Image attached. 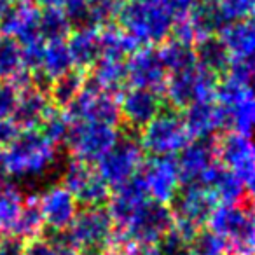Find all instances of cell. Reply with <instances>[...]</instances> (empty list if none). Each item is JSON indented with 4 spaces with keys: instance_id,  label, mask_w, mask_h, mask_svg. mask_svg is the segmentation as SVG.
Here are the masks:
<instances>
[{
    "instance_id": "5bb4252c",
    "label": "cell",
    "mask_w": 255,
    "mask_h": 255,
    "mask_svg": "<svg viewBox=\"0 0 255 255\" xmlns=\"http://www.w3.org/2000/svg\"><path fill=\"white\" fill-rule=\"evenodd\" d=\"M213 147L217 161L240 180L247 182L255 175V136L229 129L213 140Z\"/></svg>"
},
{
    "instance_id": "7dc6e473",
    "label": "cell",
    "mask_w": 255,
    "mask_h": 255,
    "mask_svg": "<svg viewBox=\"0 0 255 255\" xmlns=\"http://www.w3.org/2000/svg\"><path fill=\"white\" fill-rule=\"evenodd\" d=\"M164 2H168L177 12H182V11H189V9L196 7L201 0H164Z\"/></svg>"
},
{
    "instance_id": "4316f807",
    "label": "cell",
    "mask_w": 255,
    "mask_h": 255,
    "mask_svg": "<svg viewBox=\"0 0 255 255\" xmlns=\"http://www.w3.org/2000/svg\"><path fill=\"white\" fill-rule=\"evenodd\" d=\"M89 84L109 93H119L126 84V60L100 56L89 68Z\"/></svg>"
},
{
    "instance_id": "9a60e30c",
    "label": "cell",
    "mask_w": 255,
    "mask_h": 255,
    "mask_svg": "<svg viewBox=\"0 0 255 255\" xmlns=\"http://www.w3.org/2000/svg\"><path fill=\"white\" fill-rule=\"evenodd\" d=\"M168 70L154 46H140L126 58V84L163 95Z\"/></svg>"
},
{
    "instance_id": "db71d44e",
    "label": "cell",
    "mask_w": 255,
    "mask_h": 255,
    "mask_svg": "<svg viewBox=\"0 0 255 255\" xmlns=\"http://www.w3.org/2000/svg\"><path fill=\"white\" fill-rule=\"evenodd\" d=\"M178 255H196L192 250H185V252H182V254H178Z\"/></svg>"
},
{
    "instance_id": "83f0119b",
    "label": "cell",
    "mask_w": 255,
    "mask_h": 255,
    "mask_svg": "<svg viewBox=\"0 0 255 255\" xmlns=\"http://www.w3.org/2000/svg\"><path fill=\"white\" fill-rule=\"evenodd\" d=\"M44 231H46V226H44L42 215H40L37 194H26L21 212H19L18 219H16L9 234L21 240L23 243H28V241L35 240V238L44 236Z\"/></svg>"
},
{
    "instance_id": "b9f144b4",
    "label": "cell",
    "mask_w": 255,
    "mask_h": 255,
    "mask_svg": "<svg viewBox=\"0 0 255 255\" xmlns=\"http://www.w3.org/2000/svg\"><path fill=\"white\" fill-rule=\"evenodd\" d=\"M189 250H192L196 255H227L226 241L210 229H201L198 236L192 240Z\"/></svg>"
},
{
    "instance_id": "603a6c76",
    "label": "cell",
    "mask_w": 255,
    "mask_h": 255,
    "mask_svg": "<svg viewBox=\"0 0 255 255\" xmlns=\"http://www.w3.org/2000/svg\"><path fill=\"white\" fill-rule=\"evenodd\" d=\"M72 70H74V63H72L67 40H47L44 42L39 70L32 74V84L47 89L51 82Z\"/></svg>"
},
{
    "instance_id": "d6a6232c",
    "label": "cell",
    "mask_w": 255,
    "mask_h": 255,
    "mask_svg": "<svg viewBox=\"0 0 255 255\" xmlns=\"http://www.w3.org/2000/svg\"><path fill=\"white\" fill-rule=\"evenodd\" d=\"M156 51L161 63L168 70V74L184 70V68H189L198 63L194 47L187 46L184 42H178V40L171 39V37L164 40V42H161L159 46H156Z\"/></svg>"
},
{
    "instance_id": "f907efd6",
    "label": "cell",
    "mask_w": 255,
    "mask_h": 255,
    "mask_svg": "<svg viewBox=\"0 0 255 255\" xmlns=\"http://www.w3.org/2000/svg\"><path fill=\"white\" fill-rule=\"evenodd\" d=\"M21 2H25V0H0V14L5 12L7 9L14 7V5L21 4Z\"/></svg>"
},
{
    "instance_id": "ee69618b",
    "label": "cell",
    "mask_w": 255,
    "mask_h": 255,
    "mask_svg": "<svg viewBox=\"0 0 255 255\" xmlns=\"http://www.w3.org/2000/svg\"><path fill=\"white\" fill-rule=\"evenodd\" d=\"M91 0H61V9L72 18V21H84Z\"/></svg>"
},
{
    "instance_id": "484cf974",
    "label": "cell",
    "mask_w": 255,
    "mask_h": 255,
    "mask_svg": "<svg viewBox=\"0 0 255 255\" xmlns=\"http://www.w3.org/2000/svg\"><path fill=\"white\" fill-rule=\"evenodd\" d=\"M199 184L212 192L217 205H241L245 198V182L227 171L219 161L203 175Z\"/></svg>"
},
{
    "instance_id": "2e32d148",
    "label": "cell",
    "mask_w": 255,
    "mask_h": 255,
    "mask_svg": "<svg viewBox=\"0 0 255 255\" xmlns=\"http://www.w3.org/2000/svg\"><path fill=\"white\" fill-rule=\"evenodd\" d=\"M37 201L44 226L53 234H63L81 208L75 196L60 182L49 185L40 194H37Z\"/></svg>"
},
{
    "instance_id": "7bdbcfd3",
    "label": "cell",
    "mask_w": 255,
    "mask_h": 255,
    "mask_svg": "<svg viewBox=\"0 0 255 255\" xmlns=\"http://www.w3.org/2000/svg\"><path fill=\"white\" fill-rule=\"evenodd\" d=\"M19 89L11 82L0 81V119H12L18 103Z\"/></svg>"
},
{
    "instance_id": "7402d4cb",
    "label": "cell",
    "mask_w": 255,
    "mask_h": 255,
    "mask_svg": "<svg viewBox=\"0 0 255 255\" xmlns=\"http://www.w3.org/2000/svg\"><path fill=\"white\" fill-rule=\"evenodd\" d=\"M100 28L102 26L82 21L74 26L67 37V46L70 51L74 70L88 72L100 58Z\"/></svg>"
},
{
    "instance_id": "f6af8a7d",
    "label": "cell",
    "mask_w": 255,
    "mask_h": 255,
    "mask_svg": "<svg viewBox=\"0 0 255 255\" xmlns=\"http://www.w3.org/2000/svg\"><path fill=\"white\" fill-rule=\"evenodd\" d=\"M0 255H25V243L12 234H0Z\"/></svg>"
},
{
    "instance_id": "d6986e66",
    "label": "cell",
    "mask_w": 255,
    "mask_h": 255,
    "mask_svg": "<svg viewBox=\"0 0 255 255\" xmlns=\"http://www.w3.org/2000/svg\"><path fill=\"white\" fill-rule=\"evenodd\" d=\"M39 21L40 7L33 0H25L0 14V32L2 35L18 40L23 46L40 39Z\"/></svg>"
},
{
    "instance_id": "f35d334b",
    "label": "cell",
    "mask_w": 255,
    "mask_h": 255,
    "mask_svg": "<svg viewBox=\"0 0 255 255\" xmlns=\"http://www.w3.org/2000/svg\"><path fill=\"white\" fill-rule=\"evenodd\" d=\"M25 255H75V250L61 234L40 236L25 243Z\"/></svg>"
},
{
    "instance_id": "d4e9b609",
    "label": "cell",
    "mask_w": 255,
    "mask_h": 255,
    "mask_svg": "<svg viewBox=\"0 0 255 255\" xmlns=\"http://www.w3.org/2000/svg\"><path fill=\"white\" fill-rule=\"evenodd\" d=\"M217 39L226 49L229 61L255 58V23L252 19L226 23L217 32Z\"/></svg>"
},
{
    "instance_id": "74e56055",
    "label": "cell",
    "mask_w": 255,
    "mask_h": 255,
    "mask_svg": "<svg viewBox=\"0 0 255 255\" xmlns=\"http://www.w3.org/2000/svg\"><path fill=\"white\" fill-rule=\"evenodd\" d=\"M213 5L222 25L247 21L255 16V0H215Z\"/></svg>"
},
{
    "instance_id": "ffe728a7",
    "label": "cell",
    "mask_w": 255,
    "mask_h": 255,
    "mask_svg": "<svg viewBox=\"0 0 255 255\" xmlns=\"http://www.w3.org/2000/svg\"><path fill=\"white\" fill-rule=\"evenodd\" d=\"M149 201L150 199L147 198L138 177L133 178V180L128 182V184L112 189L105 208H107V212H109L110 219H112L116 231H121L123 227H126L128 224H129V220H131Z\"/></svg>"
},
{
    "instance_id": "1f68e13d",
    "label": "cell",
    "mask_w": 255,
    "mask_h": 255,
    "mask_svg": "<svg viewBox=\"0 0 255 255\" xmlns=\"http://www.w3.org/2000/svg\"><path fill=\"white\" fill-rule=\"evenodd\" d=\"M74 28L72 18L61 7H40L39 35L47 40H67Z\"/></svg>"
},
{
    "instance_id": "30bf717a",
    "label": "cell",
    "mask_w": 255,
    "mask_h": 255,
    "mask_svg": "<svg viewBox=\"0 0 255 255\" xmlns=\"http://www.w3.org/2000/svg\"><path fill=\"white\" fill-rule=\"evenodd\" d=\"M60 184L75 196L81 208L105 206L112 192V189L102 180L93 164L82 163L72 157L61 168Z\"/></svg>"
},
{
    "instance_id": "8fae6325",
    "label": "cell",
    "mask_w": 255,
    "mask_h": 255,
    "mask_svg": "<svg viewBox=\"0 0 255 255\" xmlns=\"http://www.w3.org/2000/svg\"><path fill=\"white\" fill-rule=\"evenodd\" d=\"M171 224H173V215L170 206L149 201L129 220L126 227L116 231V236L136 247L159 245L171 229Z\"/></svg>"
},
{
    "instance_id": "f546056e",
    "label": "cell",
    "mask_w": 255,
    "mask_h": 255,
    "mask_svg": "<svg viewBox=\"0 0 255 255\" xmlns=\"http://www.w3.org/2000/svg\"><path fill=\"white\" fill-rule=\"evenodd\" d=\"M255 96V86L250 82L238 79L231 74H224L222 77H219L215 89V102L220 107L231 112L234 107L241 105L247 100Z\"/></svg>"
},
{
    "instance_id": "9c48e42d",
    "label": "cell",
    "mask_w": 255,
    "mask_h": 255,
    "mask_svg": "<svg viewBox=\"0 0 255 255\" xmlns=\"http://www.w3.org/2000/svg\"><path fill=\"white\" fill-rule=\"evenodd\" d=\"M143 163H145V152L138 138L124 135L95 164V170L110 189H116L138 177Z\"/></svg>"
},
{
    "instance_id": "60d3db41",
    "label": "cell",
    "mask_w": 255,
    "mask_h": 255,
    "mask_svg": "<svg viewBox=\"0 0 255 255\" xmlns=\"http://www.w3.org/2000/svg\"><path fill=\"white\" fill-rule=\"evenodd\" d=\"M126 2L128 0H91L84 21L98 26L109 25Z\"/></svg>"
},
{
    "instance_id": "44dd1931",
    "label": "cell",
    "mask_w": 255,
    "mask_h": 255,
    "mask_svg": "<svg viewBox=\"0 0 255 255\" xmlns=\"http://www.w3.org/2000/svg\"><path fill=\"white\" fill-rule=\"evenodd\" d=\"M175 161H177L182 187L199 184L203 175L217 163L213 140H191L185 149L175 157Z\"/></svg>"
},
{
    "instance_id": "836d02e7",
    "label": "cell",
    "mask_w": 255,
    "mask_h": 255,
    "mask_svg": "<svg viewBox=\"0 0 255 255\" xmlns=\"http://www.w3.org/2000/svg\"><path fill=\"white\" fill-rule=\"evenodd\" d=\"M86 82H88L86 81V74L81 70H72L68 74H65L63 77L53 81L49 84V88H47L53 105L60 107V109L68 107L77 98V95L82 91Z\"/></svg>"
},
{
    "instance_id": "f5cc1de1",
    "label": "cell",
    "mask_w": 255,
    "mask_h": 255,
    "mask_svg": "<svg viewBox=\"0 0 255 255\" xmlns=\"http://www.w3.org/2000/svg\"><path fill=\"white\" fill-rule=\"evenodd\" d=\"M75 255H100V254H95V252H75Z\"/></svg>"
},
{
    "instance_id": "ab89813d",
    "label": "cell",
    "mask_w": 255,
    "mask_h": 255,
    "mask_svg": "<svg viewBox=\"0 0 255 255\" xmlns=\"http://www.w3.org/2000/svg\"><path fill=\"white\" fill-rule=\"evenodd\" d=\"M229 128L241 135L255 136V96L231 110Z\"/></svg>"
},
{
    "instance_id": "f1b7e54d",
    "label": "cell",
    "mask_w": 255,
    "mask_h": 255,
    "mask_svg": "<svg viewBox=\"0 0 255 255\" xmlns=\"http://www.w3.org/2000/svg\"><path fill=\"white\" fill-rule=\"evenodd\" d=\"M28 74L32 72L25 67L21 44L11 37L2 35L0 39V81L14 84Z\"/></svg>"
},
{
    "instance_id": "e0dca14e",
    "label": "cell",
    "mask_w": 255,
    "mask_h": 255,
    "mask_svg": "<svg viewBox=\"0 0 255 255\" xmlns=\"http://www.w3.org/2000/svg\"><path fill=\"white\" fill-rule=\"evenodd\" d=\"M182 121L191 140H212L229 128V112L215 100H205L184 109Z\"/></svg>"
},
{
    "instance_id": "8d00e7d4",
    "label": "cell",
    "mask_w": 255,
    "mask_h": 255,
    "mask_svg": "<svg viewBox=\"0 0 255 255\" xmlns=\"http://www.w3.org/2000/svg\"><path fill=\"white\" fill-rule=\"evenodd\" d=\"M70 117L67 116L65 109L54 105L53 109L47 112V116L44 117L42 124L39 126V131L46 136L49 142H53L54 145H60L65 142L68 135V129H70Z\"/></svg>"
},
{
    "instance_id": "bcb514c9",
    "label": "cell",
    "mask_w": 255,
    "mask_h": 255,
    "mask_svg": "<svg viewBox=\"0 0 255 255\" xmlns=\"http://www.w3.org/2000/svg\"><path fill=\"white\" fill-rule=\"evenodd\" d=\"M18 124L12 119H0V149H5L19 135Z\"/></svg>"
},
{
    "instance_id": "ba28073f",
    "label": "cell",
    "mask_w": 255,
    "mask_h": 255,
    "mask_svg": "<svg viewBox=\"0 0 255 255\" xmlns=\"http://www.w3.org/2000/svg\"><path fill=\"white\" fill-rule=\"evenodd\" d=\"M119 138V126L77 121L70 124V129L63 143L72 159L95 166L116 145Z\"/></svg>"
},
{
    "instance_id": "3957f363",
    "label": "cell",
    "mask_w": 255,
    "mask_h": 255,
    "mask_svg": "<svg viewBox=\"0 0 255 255\" xmlns=\"http://www.w3.org/2000/svg\"><path fill=\"white\" fill-rule=\"evenodd\" d=\"M205 227L226 241L227 255H255V217L247 206H213Z\"/></svg>"
},
{
    "instance_id": "8992f818",
    "label": "cell",
    "mask_w": 255,
    "mask_h": 255,
    "mask_svg": "<svg viewBox=\"0 0 255 255\" xmlns=\"http://www.w3.org/2000/svg\"><path fill=\"white\" fill-rule=\"evenodd\" d=\"M217 82H219V75L212 74L196 63L184 70L168 74L161 96L171 110L178 112L196 102L215 100Z\"/></svg>"
},
{
    "instance_id": "d590c367",
    "label": "cell",
    "mask_w": 255,
    "mask_h": 255,
    "mask_svg": "<svg viewBox=\"0 0 255 255\" xmlns=\"http://www.w3.org/2000/svg\"><path fill=\"white\" fill-rule=\"evenodd\" d=\"M25 203V194L14 184L0 191V234H9L18 219L21 206Z\"/></svg>"
},
{
    "instance_id": "52a82bcc",
    "label": "cell",
    "mask_w": 255,
    "mask_h": 255,
    "mask_svg": "<svg viewBox=\"0 0 255 255\" xmlns=\"http://www.w3.org/2000/svg\"><path fill=\"white\" fill-rule=\"evenodd\" d=\"M213 206H217V201L205 185H184L173 205L170 206L171 215H173L171 229L177 234H180L191 247L192 240L205 227L206 219H208Z\"/></svg>"
},
{
    "instance_id": "e575fe53",
    "label": "cell",
    "mask_w": 255,
    "mask_h": 255,
    "mask_svg": "<svg viewBox=\"0 0 255 255\" xmlns=\"http://www.w3.org/2000/svg\"><path fill=\"white\" fill-rule=\"evenodd\" d=\"M196 53V61L198 65H201L203 68L210 70L215 75H224L229 67V56H227L226 49L220 44V40L215 37H210V39L199 42L198 46H194Z\"/></svg>"
},
{
    "instance_id": "4fadbf2b",
    "label": "cell",
    "mask_w": 255,
    "mask_h": 255,
    "mask_svg": "<svg viewBox=\"0 0 255 255\" xmlns=\"http://www.w3.org/2000/svg\"><path fill=\"white\" fill-rule=\"evenodd\" d=\"M138 180L152 203L171 206L182 189L175 157H149L138 173Z\"/></svg>"
},
{
    "instance_id": "11a10c76",
    "label": "cell",
    "mask_w": 255,
    "mask_h": 255,
    "mask_svg": "<svg viewBox=\"0 0 255 255\" xmlns=\"http://www.w3.org/2000/svg\"><path fill=\"white\" fill-rule=\"evenodd\" d=\"M0 39H2V32H0Z\"/></svg>"
},
{
    "instance_id": "277c9868",
    "label": "cell",
    "mask_w": 255,
    "mask_h": 255,
    "mask_svg": "<svg viewBox=\"0 0 255 255\" xmlns=\"http://www.w3.org/2000/svg\"><path fill=\"white\" fill-rule=\"evenodd\" d=\"M61 236L75 252L102 255L116 241V227L105 206L79 208L75 219Z\"/></svg>"
},
{
    "instance_id": "4dcf8cb0",
    "label": "cell",
    "mask_w": 255,
    "mask_h": 255,
    "mask_svg": "<svg viewBox=\"0 0 255 255\" xmlns=\"http://www.w3.org/2000/svg\"><path fill=\"white\" fill-rule=\"evenodd\" d=\"M136 42L119 25H103L100 28V56H114L126 60L136 49Z\"/></svg>"
},
{
    "instance_id": "5b68a950",
    "label": "cell",
    "mask_w": 255,
    "mask_h": 255,
    "mask_svg": "<svg viewBox=\"0 0 255 255\" xmlns=\"http://www.w3.org/2000/svg\"><path fill=\"white\" fill-rule=\"evenodd\" d=\"M138 142L145 156L177 157L185 149L189 136L182 116L177 110H161L147 126L140 129Z\"/></svg>"
},
{
    "instance_id": "7c38bea8",
    "label": "cell",
    "mask_w": 255,
    "mask_h": 255,
    "mask_svg": "<svg viewBox=\"0 0 255 255\" xmlns=\"http://www.w3.org/2000/svg\"><path fill=\"white\" fill-rule=\"evenodd\" d=\"M119 93H109L86 82L77 98L65 107V112L72 123H100L109 126H119Z\"/></svg>"
},
{
    "instance_id": "816d5d0a",
    "label": "cell",
    "mask_w": 255,
    "mask_h": 255,
    "mask_svg": "<svg viewBox=\"0 0 255 255\" xmlns=\"http://www.w3.org/2000/svg\"><path fill=\"white\" fill-rule=\"evenodd\" d=\"M39 7H61V0H33Z\"/></svg>"
},
{
    "instance_id": "7a4b0ae2",
    "label": "cell",
    "mask_w": 255,
    "mask_h": 255,
    "mask_svg": "<svg viewBox=\"0 0 255 255\" xmlns=\"http://www.w3.org/2000/svg\"><path fill=\"white\" fill-rule=\"evenodd\" d=\"M177 11L164 0H128L117 12V25L136 46H159L170 39Z\"/></svg>"
},
{
    "instance_id": "cb8c5ba5",
    "label": "cell",
    "mask_w": 255,
    "mask_h": 255,
    "mask_svg": "<svg viewBox=\"0 0 255 255\" xmlns=\"http://www.w3.org/2000/svg\"><path fill=\"white\" fill-rule=\"evenodd\" d=\"M53 107L54 105L51 102L47 89L37 88L32 84L19 91L12 121L18 124L19 129H39L44 117Z\"/></svg>"
},
{
    "instance_id": "ac0fdd59",
    "label": "cell",
    "mask_w": 255,
    "mask_h": 255,
    "mask_svg": "<svg viewBox=\"0 0 255 255\" xmlns=\"http://www.w3.org/2000/svg\"><path fill=\"white\" fill-rule=\"evenodd\" d=\"M119 116L129 129L136 131L150 123L163 110V96L159 93L140 88H128L119 91Z\"/></svg>"
},
{
    "instance_id": "681fc988",
    "label": "cell",
    "mask_w": 255,
    "mask_h": 255,
    "mask_svg": "<svg viewBox=\"0 0 255 255\" xmlns=\"http://www.w3.org/2000/svg\"><path fill=\"white\" fill-rule=\"evenodd\" d=\"M245 194H248L250 201H255V175L245 182Z\"/></svg>"
},
{
    "instance_id": "c3c4849f",
    "label": "cell",
    "mask_w": 255,
    "mask_h": 255,
    "mask_svg": "<svg viewBox=\"0 0 255 255\" xmlns=\"http://www.w3.org/2000/svg\"><path fill=\"white\" fill-rule=\"evenodd\" d=\"M133 255H166L159 245H147V247H136Z\"/></svg>"
},
{
    "instance_id": "6da1fadb",
    "label": "cell",
    "mask_w": 255,
    "mask_h": 255,
    "mask_svg": "<svg viewBox=\"0 0 255 255\" xmlns=\"http://www.w3.org/2000/svg\"><path fill=\"white\" fill-rule=\"evenodd\" d=\"M58 145L39 129H21L5 149H0V171L12 182L42 178L58 164Z\"/></svg>"
}]
</instances>
